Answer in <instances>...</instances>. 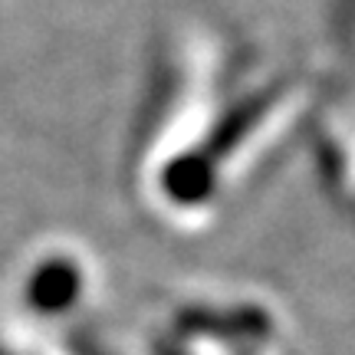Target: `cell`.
Masks as SVG:
<instances>
[{"label":"cell","instance_id":"1","mask_svg":"<svg viewBox=\"0 0 355 355\" xmlns=\"http://www.w3.org/2000/svg\"><path fill=\"white\" fill-rule=\"evenodd\" d=\"M73 293H76V279L63 266H46L33 279V300L40 309H63Z\"/></svg>","mask_w":355,"mask_h":355}]
</instances>
